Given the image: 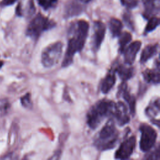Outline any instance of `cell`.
I'll return each instance as SVG.
<instances>
[{
  "label": "cell",
  "instance_id": "1",
  "mask_svg": "<svg viewBox=\"0 0 160 160\" xmlns=\"http://www.w3.org/2000/svg\"><path fill=\"white\" fill-rule=\"evenodd\" d=\"M89 24L84 20L73 22L68 29V41L61 66L66 68L73 62L75 54L83 49L89 31Z\"/></svg>",
  "mask_w": 160,
  "mask_h": 160
},
{
  "label": "cell",
  "instance_id": "2",
  "mask_svg": "<svg viewBox=\"0 0 160 160\" xmlns=\"http://www.w3.org/2000/svg\"><path fill=\"white\" fill-rule=\"evenodd\" d=\"M114 104L112 101L102 99L91 106L86 114V122L89 128L95 129L106 118L112 116Z\"/></svg>",
  "mask_w": 160,
  "mask_h": 160
},
{
  "label": "cell",
  "instance_id": "3",
  "mask_svg": "<svg viewBox=\"0 0 160 160\" xmlns=\"http://www.w3.org/2000/svg\"><path fill=\"white\" fill-rule=\"evenodd\" d=\"M119 139V131L116 129L113 118L107 121L94 140V146L101 151L113 149Z\"/></svg>",
  "mask_w": 160,
  "mask_h": 160
},
{
  "label": "cell",
  "instance_id": "4",
  "mask_svg": "<svg viewBox=\"0 0 160 160\" xmlns=\"http://www.w3.org/2000/svg\"><path fill=\"white\" fill-rule=\"evenodd\" d=\"M56 26V22L41 13H38L29 22L26 29V35L33 40H37L45 31Z\"/></svg>",
  "mask_w": 160,
  "mask_h": 160
},
{
  "label": "cell",
  "instance_id": "5",
  "mask_svg": "<svg viewBox=\"0 0 160 160\" xmlns=\"http://www.w3.org/2000/svg\"><path fill=\"white\" fill-rule=\"evenodd\" d=\"M63 44L61 41L46 46L41 53V63L44 67L50 68L58 63L62 53Z\"/></svg>",
  "mask_w": 160,
  "mask_h": 160
},
{
  "label": "cell",
  "instance_id": "6",
  "mask_svg": "<svg viewBox=\"0 0 160 160\" xmlns=\"http://www.w3.org/2000/svg\"><path fill=\"white\" fill-rule=\"evenodd\" d=\"M139 129L141 132L139 148L144 152H148L156 143L158 138L157 132L152 126L146 123L141 124Z\"/></svg>",
  "mask_w": 160,
  "mask_h": 160
},
{
  "label": "cell",
  "instance_id": "7",
  "mask_svg": "<svg viewBox=\"0 0 160 160\" xmlns=\"http://www.w3.org/2000/svg\"><path fill=\"white\" fill-rule=\"evenodd\" d=\"M136 144V138L131 136L124 140L114 154V158L117 159H127L133 153Z\"/></svg>",
  "mask_w": 160,
  "mask_h": 160
},
{
  "label": "cell",
  "instance_id": "8",
  "mask_svg": "<svg viewBox=\"0 0 160 160\" xmlns=\"http://www.w3.org/2000/svg\"><path fill=\"white\" fill-rule=\"evenodd\" d=\"M106 33V26L103 22L99 21L94 22L93 34L92 37L91 47L94 52H97L103 42Z\"/></svg>",
  "mask_w": 160,
  "mask_h": 160
},
{
  "label": "cell",
  "instance_id": "9",
  "mask_svg": "<svg viewBox=\"0 0 160 160\" xmlns=\"http://www.w3.org/2000/svg\"><path fill=\"white\" fill-rule=\"evenodd\" d=\"M112 116L115 119L119 126H122L130 121L127 106L122 101L115 102Z\"/></svg>",
  "mask_w": 160,
  "mask_h": 160
},
{
  "label": "cell",
  "instance_id": "10",
  "mask_svg": "<svg viewBox=\"0 0 160 160\" xmlns=\"http://www.w3.org/2000/svg\"><path fill=\"white\" fill-rule=\"evenodd\" d=\"M118 96L122 97L128 105L129 113L134 116L136 113V98L128 89L126 82H122L118 88Z\"/></svg>",
  "mask_w": 160,
  "mask_h": 160
},
{
  "label": "cell",
  "instance_id": "11",
  "mask_svg": "<svg viewBox=\"0 0 160 160\" xmlns=\"http://www.w3.org/2000/svg\"><path fill=\"white\" fill-rule=\"evenodd\" d=\"M141 44L142 43L141 41H136L126 46L122 53L124 54L125 64L131 66L134 63L136 55L141 47Z\"/></svg>",
  "mask_w": 160,
  "mask_h": 160
},
{
  "label": "cell",
  "instance_id": "12",
  "mask_svg": "<svg viewBox=\"0 0 160 160\" xmlns=\"http://www.w3.org/2000/svg\"><path fill=\"white\" fill-rule=\"evenodd\" d=\"M159 61L156 60V66L154 69H147L142 72V77L144 81L149 84H158L159 83Z\"/></svg>",
  "mask_w": 160,
  "mask_h": 160
},
{
  "label": "cell",
  "instance_id": "13",
  "mask_svg": "<svg viewBox=\"0 0 160 160\" xmlns=\"http://www.w3.org/2000/svg\"><path fill=\"white\" fill-rule=\"evenodd\" d=\"M115 73L118 74L122 82L131 79L134 75V69L132 67L125 64H116L114 66Z\"/></svg>",
  "mask_w": 160,
  "mask_h": 160
},
{
  "label": "cell",
  "instance_id": "14",
  "mask_svg": "<svg viewBox=\"0 0 160 160\" xmlns=\"http://www.w3.org/2000/svg\"><path fill=\"white\" fill-rule=\"evenodd\" d=\"M142 3L144 8L143 16L146 19H149L159 12V0H142Z\"/></svg>",
  "mask_w": 160,
  "mask_h": 160
},
{
  "label": "cell",
  "instance_id": "15",
  "mask_svg": "<svg viewBox=\"0 0 160 160\" xmlns=\"http://www.w3.org/2000/svg\"><path fill=\"white\" fill-rule=\"evenodd\" d=\"M116 73L112 68L102 79L100 86V90L103 94H107L112 88L116 82Z\"/></svg>",
  "mask_w": 160,
  "mask_h": 160
},
{
  "label": "cell",
  "instance_id": "16",
  "mask_svg": "<svg viewBox=\"0 0 160 160\" xmlns=\"http://www.w3.org/2000/svg\"><path fill=\"white\" fill-rule=\"evenodd\" d=\"M159 99L158 98L151 102L145 110L146 114L151 119L152 122L158 127L159 126V120H156L154 118L159 116Z\"/></svg>",
  "mask_w": 160,
  "mask_h": 160
},
{
  "label": "cell",
  "instance_id": "17",
  "mask_svg": "<svg viewBox=\"0 0 160 160\" xmlns=\"http://www.w3.org/2000/svg\"><path fill=\"white\" fill-rule=\"evenodd\" d=\"M159 49V44L158 43L154 44H149L146 46L142 50L141 58H140V62L141 64H144L149 59L152 58L158 52Z\"/></svg>",
  "mask_w": 160,
  "mask_h": 160
},
{
  "label": "cell",
  "instance_id": "18",
  "mask_svg": "<svg viewBox=\"0 0 160 160\" xmlns=\"http://www.w3.org/2000/svg\"><path fill=\"white\" fill-rule=\"evenodd\" d=\"M123 26L121 21L116 18H111L109 21V28L113 38L119 37L121 33Z\"/></svg>",
  "mask_w": 160,
  "mask_h": 160
},
{
  "label": "cell",
  "instance_id": "19",
  "mask_svg": "<svg viewBox=\"0 0 160 160\" xmlns=\"http://www.w3.org/2000/svg\"><path fill=\"white\" fill-rule=\"evenodd\" d=\"M119 52L120 54H122L125 48L128 46V44L132 40V36L131 33L128 32H121L119 36Z\"/></svg>",
  "mask_w": 160,
  "mask_h": 160
},
{
  "label": "cell",
  "instance_id": "20",
  "mask_svg": "<svg viewBox=\"0 0 160 160\" xmlns=\"http://www.w3.org/2000/svg\"><path fill=\"white\" fill-rule=\"evenodd\" d=\"M159 24V19L155 16H152L149 18L148 22L144 29V34H146L154 30Z\"/></svg>",
  "mask_w": 160,
  "mask_h": 160
},
{
  "label": "cell",
  "instance_id": "21",
  "mask_svg": "<svg viewBox=\"0 0 160 160\" xmlns=\"http://www.w3.org/2000/svg\"><path fill=\"white\" fill-rule=\"evenodd\" d=\"M11 104L8 99L6 98L0 99V116H6L9 111Z\"/></svg>",
  "mask_w": 160,
  "mask_h": 160
},
{
  "label": "cell",
  "instance_id": "22",
  "mask_svg": "<svg viewBox=\"0 0 160 160\" xmlns=\"http://www.w3.org/2000/svg\"><path fill=\"white\" fill-rule=\"evenodd\" d=\"M81 12V8L80 5H76V3L74 5H69V8H68L66 12V16L71 17L76 16Z\"/></svg>",
  "mask_w": 160,
  "mask_h": 160
},
{
  "label": "cell",
  "instance_id": "23",
  "mask_svg": "<svg viewBox=\"0 0 160 160\" xmlns=\"http://www.w3.org/2000/svg\"><path fill=\"white\" fill-rule=\"evenodd\" d=\"M21 103L26 108H31L32 106L31 98V94L27 93L24 96L21 98Z\"/></svg>",
  "mask_w": 160,
  "mask_h": 160
},
{
  "label": "cell",
  "instance_id": "24",
  "mask_svg": "<svg viewBox=\"0 0 160 160\" xmlns=\"http://www.w3.org/2000/svg\"><path fill=\"white\" fill-rule=\"evenodd\" d=\"M39 4L44 9L48 10V9L53 7L57 2L58 0H38Z\"/></svg>",
  "mask_w": 160,
  "mask_h": 160
},
{
  "label": "cell",
  "instance_id": "25",
  "mask_svg": "<svg viewBox=\"0 0 160 160\" xmlns=\"http://www.w3.org/2000/svg\"><path fill=\"white\" fill-rule=\"evenodd\" d=\"M146 159H152V160H159V145L157 146V148L151 152H149L146 158Z\"/></svg>",
  "mask_w": 160,
  "mask_h": 160
},
{
  "label": "cell",
  "instance_id": "26",
  "mask_svg": "<svg viewBox=\"0 0 160 160\" xmlns=\"http://www.w3.org/2000/svg\"><path fill=\"white\" fill-rule=\"evenodd\" d=\"M121 1L124 6L128 8H134L138 3V0H121Z\"/></svg>",
  "mask_w": 160,
  "mask_h": 160
},
{
  "label": "cell",
  "instance_id": "27",
  "mask_svg": "<svg viewBox=\"0 0 160 160\" xmlns=\"http://www.w3.org/2000/svg\"><path fill=\"white\" fill-rule=\"evenodd\" d=\"M17 0H2L1 4L2 6H9L14 4Z\"/></svg>",
  "mask_w": 160,
  "mask_h": 160
},
{
  "label": "cell",
  "instance_id": "28",
  "mask_svg": "<svg viewBox=\"0 0 160 160\" xmlns=\"http://www.w3.org/2000/svg\"><path fill=\"white\" fill-rule=\"evenodd\" d=\"M16 13L18 16H22V8L21 6V4H19L16 9Z\"/></svg>",
  "mask_w": 160,
  "mask_h": 160
},
{
  "label": "cell",
  "instance_id": "29",
  "mask_svg": "<svg viewBox=\"0 0 160 160\" xmlns=\"http://www.w3.org/2000/svg\"><path fill=\"white\" fill-rule=\"evenodd\" d=\"M91 0H81V1H82V2H85V3H87L88 2H89Z\"/></svg>",
  "mask_w": 160,
  "mask_h": 160
},
{
  "label": "cell",
  "instance_id": "30",
  "mask_svg": "<svg viewBox=\"0 0 160 160\" xmlns=\"http://www.w3.org/2000/svg\"><path fill=\"white\" fill-rule=\"evenodd\" d=\"M2 64H3V62L1 61H0V69H1V68L2 66Z\"/></svg>",
  "mask_w": 160,
  "mask_h": 160
}]
</instances>
